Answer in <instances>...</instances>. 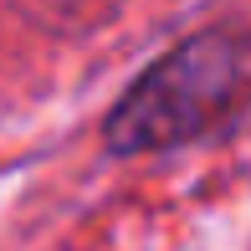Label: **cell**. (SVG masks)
Returning a JSON list of instances; mask_svg holds the SVG:
<instances>
[{
    "instance_id": "obj_1",
    "label": "cell",
    "mask_w": 251,
    "mask_h": 251,
    "mask_svg": "<svg viewBox=\"0 0 251 251\" xmlns=\"http://www.w3.org/2000/svg\"><path fill=\"white\" fill-rule=\"evenodd\" d=\"M241 87H246V67L236 41L195 36L175 47L164 62H154L128 87V98L108 113V144L118 154H149L200 139L236 113Z\"/></svg>"
}]
</instances>
